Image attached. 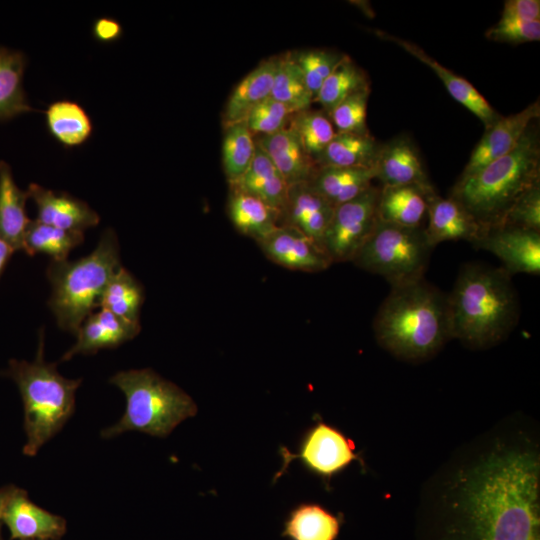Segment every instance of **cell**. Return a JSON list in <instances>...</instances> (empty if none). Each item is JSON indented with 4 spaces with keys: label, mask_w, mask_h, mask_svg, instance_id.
Listing matches in <instances>:
<instances>
[{
    "label": "cell",
    "mask_w": 540,
    "mask_h": 540,
    "mask_svg": "<svg viewBox=\"0 0 540 540\" xmlns=\"http://www.w3.org/2000/svg\"><path fill=\"white\" fill-rule=\"evenodd\" d=\"M473 245L493 253L511 276L540 274V231L494 227L486 230Z\"/></svg>",
    "instance_id": "8fae6325"
},
{
    "label": "cell",
    "mask_w": 540,
    "mask_h": 540,
    "mask_svg": "<svg viewBox=\"0 0 540 540\" xmlns=\"http://www.w3.org/2000/svg\"><path fill=\"white\" fill-rule=\"evenodd\" d=\"M254 139L289 186L311 180L317 166L290 125L270 135L254 136Z\"/></svg>",
    "instance_id": "ffe728a7"
},
{
    "label": "cell",
    "mask_w": 540,
    "mask_h": 540,
    "mask_svg": "<svg viewBox=\"0 0 540 540\" xmlns=\"http://www.w3.org/2000/svg\"><path fill=\"white\" fill-rule=\"evenodd\" d=\"M539 487V463L528 452L483 462L466 489L470 540H540Z\"/></svg>",
    "instance_id": "6da1fadb"
},
{
    "label": "cell",
    "mask_w": 540,
    "mask_h": 540,
    "mask_svg": "<svg viewBox=\"0 0 540 540\" xmlns=\"http://www.w3.org/2000/svg\"><path fill=\"white\" fill-rule=\"evenodd\" d=\"M500 19L521 22L540 20V1L507 0L504 2Z\"/></svg>",
    "instance_id": "7bdbcfd3"
},
{
    "label": "cell",
    "mask_w": 540,
    "mask_h": 540,
    "mask_svg": "<svg viewBox=\"0 0 540 540\" xmlns=\"http://www.w3.org/2000/svg\"><path fill=\"white\" fill-rule=\"evenodd\" d=\"M141 330L140 324L127 322L108 310L90 314L76 331L75 344L66 351L61 361L76 354H93L101 349L115 348L133 339Z\"/></svg>",
    "instance_id": "44dd1931"
},
{
    "label": "cell",
    "mask_w": 540,
    "mask_h": 540,
    "mask_svg": "<svg viewBox=\"0 0 540 540\" xmlns=\"http://www.w3.org/2000/svg\"><path fill=\"white\" fill-rule=\"evenodd\" d=\"M485 232L470 213L455 199L436 192L428 197L424 233L431 248L444 241L467 240L474 244Z\"/></svg>",
    "instance_id": "e0dca14e"
},
{
    "label": "cell",
    "mask_w": 540,
    "mask_h": 540,
    "mask_svg": "<svg viewBox=\"0 0 540 540\" xmlns=\"http://www.w3.org/2000/svg\"><path fill=\"white\" fill-rule=\"evenodd\" d=\"M370 88L365 71L345 54L322 84L314 102L322 106L328 115L351 94Z\"/></svg>",
    "instance_id": "836d02e7"
},
{
    "label": "cell",
    "mask_w": 540,
    "mask_h": 540,
    "mask_svg": "<svg viewBox=\"0 0 540 540\" xmlns=\"http://www.w3.org/2000/svg\"><path fill=\"white\" fill-rule=\"evenodd\" d=\"M6 374L17 384L23 401V453L35 456L74 413L75 395L82 380L63 377L56 364L45 361L43 329L34 361L12 359Z\"/></svg>",
    "instance_id": "5b68a950"
},
{
    "label": "cell",
    "mask_w": 540,
    "mask_h": 540,
    "mask_svg": "<svg viewBox=\"0 0 540 540\" xmlns=\"http://www.w3.org/2000/svg\"><path fill=\"white\" fill-rule=\"evenodd\" d=\"M257 244L269 260L290 270L319 272L332 264L318 243L292 226H279Z\"/></svg>",
    "instance_id": "5bb4252c"
},
{
    "label": "cell",
    "mask_w": 540,
    "mask_h": 540,
    "mask_svg": "<svg viewBox=\"0 0 540 540\" xmlns=\"http://www.w3.org/2000/svg\"><path fill=\"white\" fill-rule=\"evenodd\" d=\"M380 188L372 185L358 197L334 208L322 239V248L333 262L352 261L377 220Z\"/></svg>",
    "instance_id": "30bf717a"
},
{
    "label": "cell",
    "mask_w": 540,
    "mask_h": 540,
    "mask_svg": "<svg viewBox=\"0 0 540 540\" xmlns=\"http://www.w3.org/2000/svg\"><path fill=\"white\" fill-rule=\"evenodd\" d=\"M143 299L141 284L129 271L120 267L107 284L100 298L99 307L127 322L140 324Z\"/></svg>",
    "instance_id": "1f68e13d"
},
{
    "label": "cell",
    "mask_w": 540,
    "mask_h": 540,
    "mask_svg": "<svg viewBox=\"0 0 540 540\" xmlns=\"http://www.w3.org/2000/svg\"><path fill=\"white\" fill-rule=\"evenodd\" d=\"M1 523L11 540H60L67 531L65 518L39 507L25 490L15 486L4 505Z\"/></svg>",
    "instance_id": "7c38bea8"
},
{
    "label": "cell",
    "mask_w": 540,
    "mask_h": 540,
    "mask_svg": "<svg viewBox=\"0 0 540 540\" xmlns=\"http://www.w3.org/2000/svg\"><path fill=\"white\" fill-rule=\"evenodd\" d=\"M292 114L284 104L269 97L251 110L244 122L253 136L270 135L287 127Z\"/></svg>",
    "instance_id": "ab89813d"
},
{
    "label": "cell",
    "mask_w": 540,
    "mask_h": 540,
    "mask_svg": "<svg viewBox=\"0 0 540 540\" xmlns=\"http://www.w3.org/2000/svg\"><path fill=\"white\" fill-rule=\"evenodd\" d=\"M289 125L317 166V161L336 134L330 117L323 110L306 109L293 113Z\"/></svg>",
    "instance_id": "8d00e7d4"
},
{
    "label": "cell",
    "mask_w": 540,
    "mask_h": 540,
    "mask_svg": "<svg viewBox=\"0 0 540 540\" xmlns=\"http://www.w3.org/2000/svg\"><path fill=\"white\" fill-rule=\"evenodd\" d=\"M109 382L124 393L126 408L117 423L101 431L102 438L128 431L165 438L197 414L196 403L184 390L150 368L120 371Z\"/></svg>",
    "instance_id": "52a82bcc"
},
{
    "label": "cell",
    "mask_w": 540,
    "mask_h": 540,
    "mask_svg": "<svg viewBox=\"0 0 540 540\" xmlns=\"http://www.w3.org/2000/svg\"><path fill=\"white\" fill-rule=\"evenodd\" d=\"M424 227H405L377 220L353 262L398 286L424 278L430 252Z\"/></svg>",
    "instance_id": "ba28073f"
},
{
    "label": "cell",
    "mask_w": 540,
    "mask_h": 540,
    "mask_svg": "<svg viewBox=\"0 0 540 540\" xmlns=\"http://www.w3.org/2000/svg\"><path fill=\"white\" fill-rule=\"evenodd\" d=\"M27 193L37 206L36 220L41 223L84 232L100 221L99 215L86 202L66 192L53 191L31 183Z\"/></svg>",
    "instance_id": "ac0fdd59"
},
{
    "label": "cell",
    "mask_w": 540,
    "mask_h": 540,
    "mask_svg": "<svg viewBox=\"0 0 540 540\" xmlns=\"http://www.w3.org/2000/svg\"><path fill=\"white\" fill-rule=\"evenodd\" d=\"M120 267L118 239L110 228L89 255L75 261H51L46 271L52 286L48 305L58 326L76 333L99 307L107 284Z\"/></svg>",
    "instance_id": "8992f818"
},
{
    "label": "cell",
    "mask_w": 540,
    "mask_h": 540,
    "mask_svg": "<svg viewBox=\"0 0 540 540\" xmlns=\"http://www.w3.org/2000/svg\"><path fill=\"white\" fill-rule=\"evenodd\" d=\"M370 88L355 92L341 101L328 115L336 132L368 133L366 125Z\"/></svg>",
    "instance_id": "f35d334b"
},
{
    "label": "cell",
    "mask_w": 540,
    "mask_h": 540,
    "mask_svg": "<svg viewBox=\"0 0 540 540\" xmlns=\"http://www.w3.org/2000/svg\"><path fill=\"white\" fill-rule=\"evenodd\" d=\"M282 467L275 474L276 482L288 469L290 463L299 459L304 468L321 478L327 486L330 480L343 472L353 461L363 460L355 451V444L338 428L317 419L302 435L298 451L292 453L286 447L279 448Z\"/></svg>",
    "instance_id": "9c48e42d"
},
{
    "label": "cell",
    "mask_w": 540,
    "mask_h": 540,
    "mask_svg": "<svg viewBox=\"0 0 540 540\" xmlns=\"http://www.w3.org/2000/svg\"><path fill=\"white\" fill-rule=\"evenodd\" d=\"M450 336L484 348L504 340L519 320L511 275L502 267L465 264L447 294Z\"/></svg>",
    "instance_id": "7a4b0ae2"
},
{
    "label": "cell",
    "mask_w": 540,
    "mask_h": 540,
    "mask_svg": "<svg viewBox=\"0 0 540 540\" xmlns=\"http://www.w3.org/2000/svg\"><path fill=\"white\" fill-rule=\"evenodd\" d=\"M1 522H0V540H4L3 537H2V534H1Z\"/></svg>",
    "instance_id": "7dc6e473"
},
{
    "label": "cell",
    "mask_w": 540,
    "mask_h": 540,
    "mask_svg": "<svg viewBox=\"0 0 540 540\" xmlns=\"http://www.w3.org/2000/svg\"><path fill=\"white\" fill-rule=\"evenodd\" d=\"M501 226L540 231V183L528 189L514 202Z\"/></svg>",
    "instance_id": "60d3db41"
},
{
    "label": "cell",
    "mask_w": 540,
    "mask_h": 540,
    "mask_svg": "<svg viewBox=\"0 0 540 540\" xmlns=\"http://www.w3.org/2000/svg\"><path fill=\"white\" fill-rule=\"evenodd\" d=\"M51 136L66 148L84 144L92 135L93 123L77 102L63 99L51 103L45 111Z\"/></svg>",
    "instance_id": "4dcf8cb0"
},
{
    "label": "cell",
    "mask_w": 540,
    "mask_h": 540,
    "mask_svg": "<svg viewBox=\"0 0 540 540\" xmlns=\"http://www.w3.org/2000/svg\"><path fill=\"white\" fill-rule=\"evenodd\" d=\"M14 252H15L14 249L5 240H3L0 237V276L8 260L10 259V257L12 256Z\"/></svg>",
    "instance_id": "f6af8a7d"
},
{
    "label": "cell",
    "mask_w": 540,
    "mask_h": 540,
    "mask_svg": "<svg viewBox=\"0 0 540 540\" xmlns=\"http://www.w3.org/2000/svg\"><path fill=\"white\" fill-rule=\"evenodd\" d=\"M278 56L260 62L231 92L222 115L223 126L244 121L247 115L271 97Z\"/></svg>",
    "instance_id": "603a6c76"
},
{
    "label": "cell",
    "mask_w": 540,
    "mask_h": 540,
    "mask_svg": "<svg viewBox=\"0 0 540 540\" xmlns=\"http://www.w3.org/2000/svg\"><path fill=\"white\" fill-rule=\"evenodd\" d=\"M376 180L375 167H317L309 184L332 206L348 202L366 190Z\"/></svg>",
    "instance_id": "d4e9b609"
},
{
    "label": "cell",
    "mask_w": 540,
    "mask_h": 540,
    "mask_svg": "<svg viewBox=\"0 0 540 540\" xmlns=\"http://www.w3.org/2000/svg\"><path fill=\"white\" fill-rule=\"evenodd\" d=\"M256 151L253 134L244 121L224 127L222 166L229 185L236 183L250 166Z\"/></svg>",
    "instance_id": "d590c367"
},
{
    "label": "cell",
    "mask_w": 540,
    "mask_h": 540,
    "mask_svg": "<svg viewBox=\"0 0 540 540\" xmlns=\"http://www.w3.org/2000/svg\"><path fill=\"white\" fill-rule=\"evenodd\" d=\"M271 97L284 104L293 113L309 109L314 102L291 52L278 56Z\"/></svg>",
    "instance_id": "e575fe53"
},
{
    "label": "cell",
    "mask_w": 540,
    "mask_h": 540,
    "mask_svg": "<svg viewBox=\"0 0 540 540\" xmlns=\"http://www.w3.org/2000/svg\"><path fill=\"white\" fill-rule=\"evenodd\" d=\"M342 525V514L318 503L303 502L288 512L281 536L287 540H337Z\"/></svg>",
    "instance_id": "484cf974"
},
{
    "label": "cell",
    "mask_w": 540,
    "mask_h": 540,
    "mask_svg": "<svg viewBox=\"0 0 540 540\" xmlns=\"http://www.w3.org/2000/svg\"><path fill=\"white\" fill-rule=\"evenodd\" d=\"M433 192V186H381L377 204L378 219L405 227H424L428 197Z\"/></svg>",
    "instance_id": "7402d4cb"
},
{
    "label": "cell",
    "mask_w": 540,
    "mask_h": 540,
    "mask_svg": "<svg viewBox=\"0 0 540 540\" xmlns=\"http://www.w3.org/2000/svg\"><path fill=\"white\" fill-rule=\"evenodd\" d=\"M291 55L301 70L314 101L326 78L345 56L327 49H303L291 52Z\"/></svg>",
    "instance_id": "74e56055"
},
{
    "label": "cell",
    "mask_w": 540,
    "mask_h": 540,
    "mask_svg": "<svg viewBox=\"0 0 540 540\" xmlns=\"http://www.w3.org/2000/svg\"><path fill=\"white\" fill-rule=\"evenodd\" d=\"M375 170L376 179L382 187H432L419 151L406 135H399L381 144Z\"/></svg>",
    "instance_id": "9a60e30c"
},
{
    "label": "cell",
    "mask_w": 540,
    "mask_h": 540,
    "mask_svg": "<svg viewBox=\"0 0 540 540\" xmlns=\"http://www.w3.org/2000/svg\"><path fill=\"white\" fill-rule=\"evenodd\" d=\"M533 122L517 146L477 172L460 177L449 197L486 231L499 227L514 202L540 183V145Z\"/></svg>",
    "instance_id": "277c9868"
},
{
    "label": "cell",
    "mask_w": 540,
    "mask_h": 540,
    "mask_svg": "<svg viewBox=\"0 0 540 540\" xmlns=\"http://www.w3.org/2000/svg\"><path fill=\"white\" fill-rule=\"evenodd\" d=\"M123 34L121 24L110 17H101L94 21L92 26L93 37L101 43H111L118 40Z\"/></svg>",
    "instance_id": "ee69618b"
},
{
    "label": "cell",
    "mask_w": 540,
    "mask_h": 540,
    "mask_svg": "<svg viewBox=\"0 0 540 540\" xmlns=\"http://www.w3.org/2000/svg\"><path fill=\"white\" fill-rule=\"evenodd\" d=\"M374 33L383 40L395 43L429 66L441 79L452 98L473 113L483 123L485 129L501 116L469 81L442 66L418 45L383 30L376 29Z\"/></svg>",
    "instance_id": "2e32d148"
},
{
    "label": "cell",
    "mask_w": 540,
    "mask_h": 540,
    "mask_svg": "<svg viewBox=\"0 0 540 540\" xmlns=\"http://www.w3.org/2000/svg\"><path fill=\"white\" fill-rule=\"evenodd\" d=\"M381 144L370 133L336 132L317 167H375Z\"/></svg>",
    "instance_id": "f1b7e54d"
},
{
    "label": "cell",
    "mask_w": 540,
    "mask_h": 540,
    "mask_svg": "<svg viewBox=\"0 0 540 540\" xmlns=\"http://www.w3.org/2000/svg\"><path fill=\"white\" fill-rule=\"evenodd\" d=\"M377 342L407 360L425 359L451 339L447 294L424 278L391 287L373 321Z\"/></svg>",
    "instance_id": "3957f363"
},
{
    "label": "cell",
    "mask_w": 540,
    "mask_h": 540,
    "mask_svg": "<svg viewBox=\"0 0 540 540\" xmlns=\"http://www.w3.org/2000/svg\"><path fill=\"white\" fill-rule=\"evenodd\" d=\"M13 486H6L0 489V522L6 500L12 490Z\"/></svg>",
    "instance_id": "bcb514c9"
},
{
    "label": "cell",
    "mask_w": 540,
    "mask_h": 540,
    "mask_svg": "<svg viewBox=\"0 0 540 540\" xmlns=\"http://www.w3.org/2000/svg\"><path fill=\"white\" fill-rule=\"evenodd\" d=\"M539 116V100L534 101L518 113L505 117L500 116L485 129V133L473 149L460 177L469 176L510 153Z\"/></svg>",
    "instance_id": "4fadbf2b"
},
{
    "label": "cell",
    "mask_w": 540,
    "mask_h": 540,
    "mask_svg": "<svg viewBox=\"0 0 540 540\" xmlns=\"http://www.w3.org/2000/svg\"><path fill=\"white\" fill-rule=\"evenodd\" d=\"M27 190L15 183L10 166L0 161V237L14 251L23 250L24 237L31 220L25 212Z\"/></svg>",
    "instance_id": "4316f807"
},
{
    "label": "cell",
    "mask_w": 540,
    "mask_h": 540,
    "mask_svg": "<svg viewBox=\"0 0 540 540\" xmlns=\"http://www.w3.org/2000/svg\"><path fill=\"white\" fill-rule=\"evenodd\" d=\"M84 241V232L64 230L31 220L28 225L23 250L28 255L44 253L52 258V261L67 260L72 249Z\"/></svg>",
    "instance_id": "d6a6232c"
},
{
    "label": "cell",
    "mask_w": 540,
    "mask_h": 540,
    "mask_svg": "<svg viewBox=\"0 0 540 540\" xmlns=\"http://www.w3.org/2000/svg\"><path fill=\"white\" fill-rule=\"evenodd\" d=\"M227 213L234 227L256 243L281 226L280 211L234 186H230Z\"/></svg>",
    "instance_id": "cb8c5ba5"
},
{
    "label": "cell",
    "mask_w": 540,
    "mask_h": 540,
    "mask_svg": "<svg viewBox=\"0 0 540 540\" xmlns=\"http://www.w3.org/2000/svg\"><path fill=\"white\" fill-rule=\"evenodd\" d=\"M26 62L23 52L0 46V121L35 110L23 89Z\"/></svg>",
    "instance_id": "f546056e"
},
{
    "label": "cell",
    "mask_w": 540,
    "mask_h": 540,
    "mask_svg": "<svg viewBox=\"0 0 540 540\" xmlns=\"http://www.w3.org/2000/svg\"><path fill=\"white\" fill-rule=\"evenodd\" d=\"M262 200L282 213L289 185L267 154L256 145L254 158L240 179L230 185Z\"/></svg>",
    "instance_id": "83f0119b"
},
{
    "label": "cell",
    "mask_w": 540,
    "mask_h": 540,
    "mask_svg": "<svg viewBox=\"0 0 540 540\" xmlns=\"http://www.w3.org/2000/svg\"><path fill=\"white\" fill-rule=\"evenodd\" d=\"M485 37L491 41L508 44H522L540 40V20L521 22L500 19L487 29Z\"/></svg>",
    "instance_id": "b9f144b4"
},
{
    "label": "cell",
    "mask_w": 540,
    "mask_h": 540,
    "mask_svg": "<svg viewBox=\"0 0 540 540\" xmlns=\"http://www.w3.org/2000/svg\"><path fill=\"white\" fill-rule=\"evenodd\" d=\"M334 206L317 193L309 182L289 186L281 225L292 226L322 247V239Z\"/></svg>",
    "instance_id": "d6986e66"
}]
</instances>
